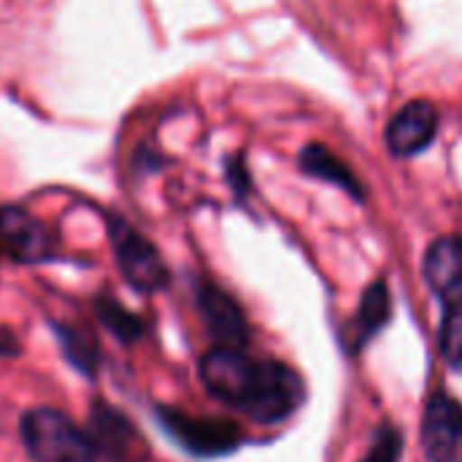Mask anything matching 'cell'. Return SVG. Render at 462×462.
Instances as JSON below:
<instances>
[{"instance_id": "obj_1", "label": "cell", "mask_w": 462, "mask_h": 462, "mask_svg": "<svg viewBox=\"0 0 462 462\" xmlns=\"http://www.w3.org/2000/svg\"><path fill=\"white\" fill-rule=\"evenodd\" d=\"M203 387L260 425H276L306 401L303 379L279 360H252L241 349L214 346L200 360Z\"/></svg>"}, {"instance_id": "obj_2", "label": "cell", "mask_w": 462, "mask_h": 462, "mask_svg": "<svg viewBox=\"0 0 462 462\" xmlns=\"http://www.w3.org/2000/svg\"><path fill=\"white\" fill-rule=\"evenodd\" d=\"M19 430L27 455L35 462H97L92 439L57 409H30Z\"/></svg>"}, {"instance_id": "obj_3", "label": "cell", "mask_w": 462, "mask_h": 462, "mask_svg": "<svg viewBox=\"0 0 462 462\" xmlns=\"http://www.w3.org/2000/svg\"><path fill=\"white\" fill-rule=\"evenodd\" d=\"M108 236H111L116 265L133 290L160 292L168 287L171 273L149 238H143L130 222H125L119 217H108Z\"/></svg>"}, {"instance_id": "obj_4", "label": "cell", "mask_w": 462, "mask_h": 462, "mask_svg": "<svg viewBox=\"0 0 462 462\" xmlns=\"http://www.w3.org/2000/svg\"><path fill=\"white\" fill-rule=\"evenodd\" d=\"M160 425L195 457H222L241 447V428L227 420L214 417H189L179 409L160 406Z\"/></svg>"}, {"instance_id": "obj_5", "label": "cell", "mask_w": 462, "mask_h": 462, "mask_svg": "<svg viewBox=\"0 0 462 462\" xmlns=\"http://www.w3.org/2000/svg\"><path fill=\"white\" fill-rule=\"evenodd\" d=\"M89 433L97 455H106L108 462H143L149 457V447L138 428L108 403L92 406Z\"/></svg>"}, {"instance_id": "obj_6", "label": "cell", "mask_w": 462, "mask_h": 462, "mask_svg": "<svg viewBox=\"0 0 462 462\" xmlns=\"http://www.w3.org/2000/svg\"><path fill=\"white\" fill-rule=\"evenodd\" d=\"M422 444L430 462H462V406L444 393L425 406Z\"/></svg>"}, {"instance_id": "obj_7", "label": "cell", "mask_w": 462, "mask_h": 462, "mask_svg": "<svg viewBox=\"0 0 462 462\" xmlns=\"http://www.w3.org/2000/svg\"><path fill=\"white\" fill-rule=\"evenodd\" d=\"M439 133V111L430 100L406 103L387 125L384 141L395 157H414L425 152Z\"/></svg>"}, {"instance_id": "obj_8", "label": "cell", "mask_w": 462, "mask_h": 462, "mask_svg": "<svg viewBox=\"0 0 462 462\" xmlns=\"http://www.w3.org/2000/svg\"><path fill=\"white\" fill-rule=\"evenodd\" d=\"M0 244L14 260L27 265L43 263L51 254V236L43 222L19 206H0Z\"/></svg>"}, {"instance_id": "obj_9", "label": "cell", "mask_w": 462, "mask_h": 462, "mask_svg": "<svg viewBox=\"0 0 462 462\" xmlns=\"http://www.w3.org/2000/svg\"><path fill=\"white\" fill-rule=\"evenodd\" d=\"M198 309L206 322L208 336L222 349H244L246 344V319L241 306L214 284H203L198 290Z\"/></svg>"}, {"instance_id": "obj_10", "label": "cell", "mask_w": 462, "mask_h": 462, "mask_svg": "<svg viewBox=\"0 0 462 462\" xmlns=\"http://www.w3.org/2000/svg\"><path fill=\"white\" fill-rule=\"evenodd\" d=\"M425 279L449 309H462V238L444 236L430 244L425 254Z\"/></svg>"}, {"instance_id": "obj_11", "label": "cell", "mask_w": 462, "mask_h": 462, "mask_svg": "<svg viewBox=\"0 0 462 462\" xmlns=\"http://www.w3.org/2000/svg\"><path fill=\"white\" fill-rule=\"evenodd\" d=\"M300 168L309 173V176H317L322 181H330L336 187H341L344 192H349L352 198L363 200V184L360 179L355 176V171L338 157L333 154L328 146L322 143H309L303 152H300Z\"/></svg>"}, {"instance_id": "obj_12", "label": "cell", "mask_w": 462, "mask_h": 462, "mask_svg": "<svg viewBox=\"0 0 462 462\" xmlns=\"http://www.w3.org/2000/svg\"><path fill=\"white\" fill-rule=\"evenodd\" d=\"M393 317V300H390V290L387 282H371L368 290L360 298V311L357 319L352 325V338H355V349H360L365 341H371Z\"/></svg>"}, {"instance_id": "obj_13", "label": "cell", "mask_w": 462, "mask_h": 462, "mask_svg": "<svg viewBox=\"0 0 462 462\" xmlns=\"http://www.w3.org/2000/svg\"><path fill=\"white\" fill-rule=\"evenodd\" d=\"M54 330H57V341L62 346L65 360L84 376H95L97 363H100L95 336L84 328H70V325H54Z\"/></svg>"}, {"instance_id": "obj_14", "label": "cell", "mask_w": 462, "mask_h": 462, "mask_svg": "<svg viewBox=\"0 0 462 462\" xmlns=\"http://www.w3.org/2000/svg\"><path fill=\"white\" fill-rule=\"evenodd\" d=\"M95 314H97V319L106 325V330L114 336V338H119L122 344H133V341H138L141 336H143V319L141 317H135L133 311H127L116 298H111V295H97L95 298Z\"/></svg>"}, {"instance_id": "obj_15", "label": "cell", "mask_w": 462, "mask_h": 462, "mask_svg": "<svg viewBox=\"0 0 462 462\" xmlns=\"http://www.w3.org/2000/svg\"><path fill=\"white\" fill-rule=\"evenodd\" d=\"M439 349L449 365L462 368V309L447 311L441 330H439Z\"/></svg>"}, {"instance_id": "obj_16", "label": "cell", "mask_w": 462, "mask_h": 462, "mask_svg": "<svg viewBox=\"0 0 462 462\" xmlns=\"http://www.w3.org/2000/svg\"><path fill=\"white\" fill-rule=\"evenodd\" d=\"M403 452V439L393 425H382L363 462H398Z\"/></svg>"}, {"instance_id": "obj_17", "label": "cell", "mask_w": 462, "mask_h": 462, "mask_svg": "<svg viewBox=\"0 0 462 462\" xmlns=\"http://www.w3.org/2000/svg\"><path fill=\"white\" fill-rule=\"evenodd\" d=\"M19 338L8 330V328H0V360H11V357H19Z\"/></svg>"}]
</instances>
